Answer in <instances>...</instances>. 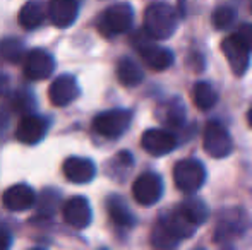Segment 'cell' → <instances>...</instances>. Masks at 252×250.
<instances>
[{"instance_id": "cell-1", "label": "cell", "mask_w": 252, "mask_h": 250, "mask_svg": "<svg viewBox=\"0 0 252 250\" xmlns=\"http://www.w3.org/2000/svg\"><path fill=\"white\" fill-rule=\"evenodd\" d=\"M179 17L168 3H151L144 12V31L153 40H168L177 29Z\"/></svg>"}, {"instance_id": "cell-2", "label": "cell", "mask_w": 252, "mask_h": 250, "mask_svg": "<svg viewBox=\"0 0 252 250\" xmlns=\"http://www.w3.org/2000/svg\"><path fill=\"white\" fill-rule=\"evenodd\" d=\"M132 21L134 10L129 3H113L101 14L100 21H98V29L103 36H117V34L127 33L132 26Z\"/></svg>"}, {"instance_id": "cell-3", "label": "cell", "mask_w": 252, "mask_h": 250, "mask_svg": "<svg viewBox=\"0 0 252 250\" xmlns=\"http://www.w3.org/2000/svg\"><path fill=\"white\" fill-rule=\"evenodd\" d=\"M206 180L204 165L197 160H182L173 167L175 187L184 194L197 192Z\"/></svg>"}, {"instance_id": "cell-4", "label": "cell", "mask_w": 252, "mask_h": 250, "mask_svg": "<svg viewBox=\"0 0 252 250\" xmlns=\"http://www.w3.org/2000/svg\"><path fill=\"white\" fill-rule=\"evenodd\" d=\"M153 38L146 31L143 33H137L136 38H132V43L136 45L137 52H139L141 58L144 60L150 69L153 70H165L168 69L173 63V54L168 50V48L158 47V45L153 43Z\"/></svg>"}, {"instance_id": "cell-5", "label": "cell", "mask_w": 252, "mask_h": 250, "mask_svg": "<svg viewBox=\"0 0 252 250\" xmlns=\"http://www.w3.org/2000/svg\"><path fill=\"white\" fill-rule=\"evenodd\" d=\"M202 146L209 156L220 160V158H226L233 151V140L228 130L220 122H209L204 129Z\"/></svg>"}, {"instance_id": "cell-6", "label": "cell", "mask_w": 252, "mask_h": 250, "mask_svg": "<svg viewBox=\"0 0 252 250\" xmlns=\"http://www.w3.org/2000/svg\"><path fill=\"white\" fill-rule=\"evenodd\" d=\"M130 120H132V115H130L129 110L115 108V110L103 111V113L98 115L93 122V127L100 136L115 139V137H120L129 129Z\"/></svg>"}, {"instance_id": "cell-7", "label": "cell", "mask_w": 252, "mask_h": 250, "mask_svg": "<svg viewBox=\"0 0 252 250\" xmlns=\"http://www.w3.org/2000/svg\"><path fill=\"white\" fill-rule=\"evenodd\" d=\"M182 240V235L177 230L170 213L156 221L155 228L151 231V245L156 250H173L179 247V244Z\"/></svg>"}, {"instance_id": "cell-8", "label": "cell", "mask_w": 252, "mask_h": 250, "mask_svg": "<svg viewBox=\"0 0 252 250\" xmlns=\"http://www.w3.org/2000/svg\"><path fill=\"white\" fill-rule=\"evenodd\" d=\"M163 194V182L156 173H143L136 178L132 185V195L141 206H153L159 200Z\"/></svg>"}, {"instance_id": "cell-9", "label": "cell", "mask_w": 252, "mask_h": 250, "mask_svg": "<svg viewBox=\"0 0 252 250\" xmlns=\"http://www.w3.org/2000/svg\"><path fill=\"white\" fill-rule=\"evenodd\" d=\"M221 52L228 60V65L235 76H244L251 65V52L242 45L237 34L225 38L221 43Z\"/></svg>"}, {"instance_id": "cell-10", "label": "cell", "mask_w": 252, "mask_h": 250, "mask_svg": "<svg viewBox=\"0 0 252 250\" xmlns=\"http://www.w3.org/2000/svg\"><path fill=\"white\" fill-rule=\"evenodd\" d=\"M55 70V60L50 54L45 50H31L24 57V74L30 81H43L53 74Z\"/></svg>"}, {"instance_id": "cell-11", "label": "cell", "mask_w": 252, "mask_h": 250, "mask_svg": "<svg viewBox=\"0 0 252 250\" xmlns=\"http://www.w3.org/2000/svg\"><path fill=\"white\" fill-rule=\"evenodd\" d=\"M141 146L153 156H163L177 147V137L165 129H148L141 137Z\"/></svg>"}, {"instance_id": "cell-12", "label": "cell", "mask_w": 252, "mask_h": 250, "mask_svg": "<svg viewBox=\"0 0 252 250\" xmlns=\"http://www.w3.org/2000/svg\"><path fill=\"white\" fill-rule=\"evenodd\" d=\"M62 214H63V221L67 224H70L72 228H86L91 223V206L88 202L86 197L81 195H74L69 200H65L62 207Z\"/></svg>"}, {"instance_id": "cell-13", "label": "cell", "mask_w": 252, "mask_h": 250, "mask_svg": "<svg viewBox=\"0 0 252 250\" xmlns=\"http://www.w3.org/2000/svg\"><path fill=\"white\" fill-rule=\"evenodd\" d=\"M34 202H36V194L26 184L12 185L2 194V206L14 213L30 209L34 206Z\"/></svg>"}, {"instance_id": "cell-14", "label": "cell", "mask_w": 252, "mask_h": 250, "mask_svg": "<svg viewBox=\"0 0 252 250\" xmlns=\"http://www.w3.org/2000/svg\"><path fill=\"white\" fill-rule=\"evenodd\" d=\"M47 120L40 115H24L23 118L19 120L17 124V129H16V139L19 142H24V144H33L40 142L41 139L45 137L47 134Z\"/></svg>"}, {"instance_id": "cell-15", "label": "cell", "mask_w": 252, "mask_h": 250, "mask_svg": "<svg viewBox=\"0 0 252 250\" xmlns=\"http://www.w3.org/2000/svg\"><path fill=\"white\" fill-rule=\"evenodd\" d=\"M79 96V86L72 76H59L48 89V98L55 107H65Z\"/></svg>"}, {"instance_id": "cell-16", "label": "cell", "mask_w": 252, "mask_h": 250, "mask_svg": "<svg viewBox=\"0 0 252 250\" xmlns=\"http://www.w3.org/2000/svg\"><path fill=\"white\" fill-rule=\"evenodd\" d=\"M63 175L72 184H88L96 175L94 163L88 158L70 156L63 161Z\"/></svg>"}, {"instance_id": "cell-17", "label": "cell", "mask_w": 252, "mask_h": 250, "mask_svg": "<svg viewBox=\"0 0 252 250\" xmlns=\"http://www.w3.org/2000/svg\"><path fill=\"white\" fill-rule=\"evenodd\" d=\"M48 17L55 28H69L77 17V0H50Z\"/></svg>"}, {"instance_id": "cell-18", "label": "cell", "mask_w": 252, "mask_h": 250, "mask_svg": "<svg viewBox=\"0 0 252 250\" xmlns=\"http://www.w3.org/2000/svg\"><path fill=\"white\" fill-rule=\"evenodd\" d=\"M156 117L166 127H180L186 122V108H184L182 101L173 98V100H166L158 105L156 108Z\"/></svg>"}, {"instance_id": "cell-19", "label": "cell", "mask_w": 252, "mask_h": 250, "mask_svg": "<svg viewBox=\"0 0 252 250\" xmlns=\"http://www.w3.org/2000/svg\"><path fill=\"white\" fill-rule=\"evenodd\" d=\"M47 14H48V10L43 2H40V0H30V2L24 3L23 9L19 10L17 21H19L21 28L31 31V29H36L38 26L43 24Z\"/></svg>"}, {"instance_id": "cell-20", "label": "cell", "mask_w": 252, "mask_h": 250, "mask_svg": "<svg viewBox=\"0 0 252 250\" xmlns=\"http://www.w3.org/2000/svg\"><path fill=\"white\" fill-rule=\"evenodd\" d=\"M117 79H119V83L124 84V86L134 87L143 83L144 74H143V69L139 67V63L134 62L132 58H129V57H124L122 60L117 63Z\"/></svg>"}, {"instance_id": "cell-21", "label": "cell", "mask_w": 252, "mask_h": 250, "mask_svg": "<svg viewBox=\"0 0 252 250\" xmlns=\"http://www.w3.org/2000/svg\"><path fill=\"white\" fill-rule=\"evenodd\" d=\"M180 209V213L187 218L192 224L199 226V224L206 223L209 216V209L201 199H196V197H190V199L184 200L180 206H177Z\"/></svg>"}, {"instance_id": "cell-22", "label": "cell", "mask_w": 252, "mask_h": 250, "mask_svg": "<svg viewBox=\"0 0 252 250\" xmlns=\"http://www.w3.org/2000/svg\"><path fill=\"white\" fill-rule=\"evenodd\" d=\"M192 100H194V105H196L199 110L206 111V110H211L216 105V101H218V93H216L215 87L209 83L201 81V83H196V86H194Z\"/></svg>"}, {"instance_id": "cell-23", "label": "cell", "mask_w": 252, "mask_h": 250, "mask_svg": "<svg viewBox=\"0 0 252 250\" xmlns=\"http://www.w3.org/2000/svg\"><path fill=\"white\" fill-rule=\"evenodd\" d=\"M108 207V214H110V220L117 224V226H132L134 224V216L130 214L129 207L124 200H120L119 197H112L106 204Z\"/></svg>"}, {"instance_id": "cell-24", "label": "cell", "mask_w": 252, "mask_h": 250, "mask_svg": "<svg viewBox=\"0 0 252 250\" xmlns=\"http://www.w3.org/2000/svg\"><path fill=\"white\" fill-rule=\"evenodd\" d=\"M24 57V47L17 38H5L0 41V58L5 62H19Z\"/></svg>"}, {"instance_id": "cell-25", "label": "cell", "mask_w": 252, "mask_h": 250, "mask_svg": "<svg viewBox=\"0 0 252 250\" xmlns=\"http://www.w3.org/2000/svg\"><path fill=\"white\" fill-rule=\"evenodd\" d=\"M237 19V12L233 7L230 5H221L218 9H215L211 16V21H213V26L216 29H228Z\"/></svg>"}, {"instance_id": "cell-26", "label": "cell", "mask_w": 252, "mask_h": 250, "mask_svg": "<svg viewBox=\"0 0 252 250\" xmlns=\"http://www.w3.org/2000/svg\"><path fill=\"white\" fill-rule=\"evenodd\" d=\"M33 96L30 93H19L16 98H14V110L23 111L24 115H30L31 108H33Z\"/></svg>"}, {"instance_id": "cell-27", "label": "cell", "mask_w": 252, "mask_h": 250, "mask_svg": "<svg viewBox=\"0 0 252 250\" xmlns=\"http://www.w3.org/2000/svg\"><path fill=\"white\" fill-rule=\"evenodd\" d=\"M237 38L242 41V45L249 52H252V24H242L237 31Z\"/></svg>"}, {"instance_id": "cell-28", "label": "cell", "mask_w": 252, "mask_h": 250, "mask_svg": "<svg viewBox=\"0 0 252 250\" xmlns=\"http://www.w3.org/2000/svg\"><path fill=\"white\" fill-rule=\"evenodd\" d=\"M9 89H10V81L5 74L0 70V96H5L9 94Z\"/></svg>"}, {"instance_id": "cell-29", "label": "cell", "mask_w": 252, "mask_h": 250, "mask_svg": "<svg viewBox=\"0 0 252 250\" xmlns=\"http://www.w3.org/2000/svg\"><path fill=\"white\" fill-rule=\"evenodd\" d=\"M10 235L7 233L5 230H2L0 228V250H9V247H10Z\"/></svg>"}, {"instance_id": "cell-30", "label": "cell", "mask_w": 252, "mask_h": 250, "mask_svg": "<svg viewBox=\"0 0 252 250\" xmlns=\"http://www.w3.org/2000/svg\"><path fill=\"white\" fill-rule=\"evenodd\" d=\"M7 124H9V115H7L5 110H2V108H0V132L5 129Z\"/></svg>"}, {"instance_id": "cell-31", "label": "cell", "mask_w": 252, "mask_h": 250, "mask_svg": "<svg viewBox=\"0 0 252 250\" xmlns=\"http://www.w3.org/2000/svg\"><path fill=\"white\" fill-rule=\"evenodd\" d=\"M247 122H249V125L252 127V105H251L249 111H247Z\"/></svg>"}, {"instance_id": "cell-32", "label": "cell", "mask_w": 252, "mask_h": 250, "mask_svg": "<svg viewBox=\"0 0 252 250\" xmlns=\"http://www.w3.org/2000/svg\"><path fill=\"white\" fill-rule=\"evenodd\" d=\"M251 10H252V0H251Z\"/></svg>"}, {"instance_id": "cell-33", "label": "cell", "mask_w": 252, "mask_h": 250, "mask_svg": "<svg viewBox=\"0 0 252 250\" xmlns=\"http://www.w3.org/2000/svg\"><path fill=\"white\" fill-rule=\"evenodd\" d=\"M33 250H41V249H33Z\"/></svg>"}, {"instance_id": "cell-34", "label": "cell", "mask_w": 252, "mask_h": 250, "mask_svg": "<svg viewBox=\"0 0 252 250\" xmlns=\"http://www.w3.org/2000/svg\"><path fill=\"white\" fill-rule=\"evenodd\" d=\"M197 250H204V249H197Z\"/></svg>"}]
</instances>
